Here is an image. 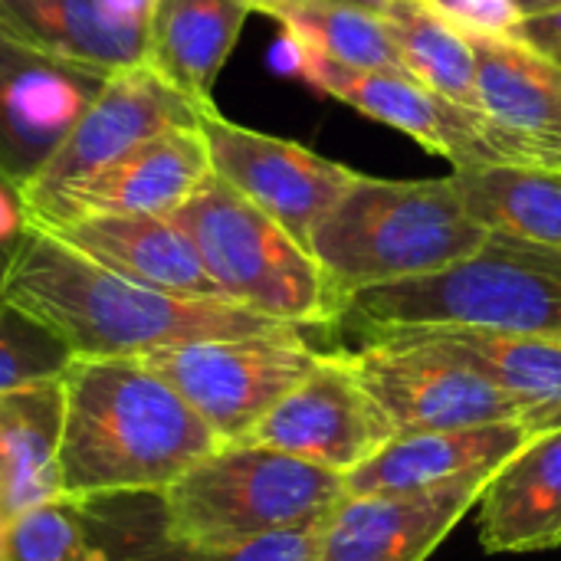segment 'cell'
<instances>
[{
	"label": "cell",
	"instance_id": "obj_1",
	"mask_svg": "<svg viewBox=\"0 0 561 561\" xmlns=\"http://www.w3.org/2000/svg\"><path fill=\"white\" fill-rule=\"evenodd\" d=\"M3 299L59 335L72 358H145L194 342L296 329L227 299L178 296L131 283L39 227L23 233Z\"/></svg>",
	"mask_w": 561,
	"mask_h": 561
},
{
	"label": "cell",
	"instance_id": "obj_2",
	"mask_svg": "<svg viewBox=\"0 0 561 561\" xmlns=\"http://www.w3.org/2000/svg\"><path fill=\"white\" fill-rule=\"evenodd\" d=\"M62 493H164L224 444L141 358H76L62 375Z\"/></svg>",
	"mask_w": 561,
	"mask_h": 561
},
{
	"label": "cell",
	"instance_id": "obj_3",
	"mask_svg": "<svg viewBox=\"0 0 561 561\" xmlns=\"http://www.w3.org/2000/svg\"><path fill=\"white\" fill-rule=\"evenodd\" d=\"M490 240L454 178L388 181L362 174L316 227L309 253L339 306L365 289L440 273Z\"/></svg>",
	"mask_w": 561,
	"mask_h": 561
},
{
	"label": "cell",
	"instance_id": "obj_4",
	"mask_svg": "<svg viewBox=\"0 0 561 561\" xmlns=\"http://www.w3.org/2000/svg\"><path fill=\"white\" fill-rule=\"evenodd\" d=\"M339 325L362 335L470 329L561 339V253L490 233L473 256L440 273L352 296Z\"/></svg>",
	"mask_w": 561,
	"mask_h": 561
},
{
	"label": "cell",
	"instance_id": "obj_5",
	"mask_svg": "<svg viewBox=\"0 0 561 561\" xmlns=\"http://www.w3.org/2000/svg\"><path fill=\"white\" fill-rule=\"evenodd\" d=\"M168 217L233 306L296 329L339 325L342 306L316 256L217 174Z\"/></svg>",
	"mask_w": 561,
	"mask_h": 561
},
{
	"label": "cell",
	"instance_id": "obj_6",
	"mask_svg": "<svg viewBox=\"0 0 561 561\" xmlns=\"http://www.w3.org/2000/svg\"><path fill=\"white\" fill-rule=\"evenodd\" d=\"M342 500L345 477L247 444L220 447L161 493L168 529L214 549L319 526Z\"/></svg>",
	"mask_w": 561,
	"mask_h": 561
},
{
	"label": "cell",
	"instance_id": "obj_7",
	"mask_svg": "<svg viewBox=\"0 0 561 561\" xmlns=\"http://www.w3.org/2000/svg\"><path fill=\"white\" fill-rule=\"evenodd\" d=\"M348 358L391 421L394 437L519 421L516 404L470 358L431 332H375Z\"/></svg>",
	"mask_w": 561,
	"mask_h": 561
},
{
	"label": "cell",
	"instance_id": "obj_8",
	"mask_svg": "<svg viewBox=\"0 0 561 561\" xmlns=\"http://www.w3.org/2000/svg\"><path fill=\"white\" fill-rule=\"evenodd\" d=\"M217 434L240 444L319 362L299 329L253 339H217L164 348L141 358Z\"/></svg>",
	"mask_w": 561,
	"mask_h": 561
},
{
	"label": "cell",
	"instance_id": "obj_9",
	"mask_svg": "<svg viewBox=\"0 0 561 561\" xmlns=\"http://www.w3.org/2000/svg\"><path fill=\"white\" fill-rule=\"evenodd\" d=\"M204 105L168 85L151 66H131L108 76L105 89L43 164V171L20 191L26 217L49 207L66 191L85 184L131 148L158 138L171 128H194L204 118Z\"/></svg>",
	"mask_w": 561,
	"mask_h": 561
},
{
	"label": "cell",
	"instance_id": "obj_10",
	"mask_svg": "<svg viewBox=\"0 0 561 561\" xmlns=\"http://www.w3.org/2000/svg\"><path fill=\"white\" fill-rule=\"evenodd\" d=\"M391 437L394 427L362 385L348 352H319L312 371L240 444L348 477Z\"/></svg>",
	"mask_w": 561,
	"mask_h": 561
},
{
	"label": "cell",
	"instance_id": "obj_11",
	"mask_svg": "<svg viewBox=\"0 0 561 561\" xmlns=\"http://www.w3.org/2000/svg\"><path fill=\"white\" fill-rule=\"evenodd\" d=\"M273 59L283 72L299 76L316 92L332 95L355 112L414 138L431 154L447 158L454 171L500 164L483 135L480 115L447 102L408 72L342 66L286 36L279 39Z\"/></svg>",
	"mask_w": 561,
	"mask_h": 561
},
{
	"label": "cell",
	"instance_id": "obj_12",
	"mask_svg": "<svg viewBox=\"0 0 561 561\" xmlns=\"http://www.w3.org/2000/svg\"><path fill=\"white\" fill-rule=\"evenodd\" d=\"M201 131L210 148L214 174L270 214L306 250L316 227L362 178L342 161L316 154L299 141L237 125L217 108L204 112Z\"/></svg>",
	"mask_w": 561,
	"mask_h": 561
},
{
	"label": "cell",
	"instance_id": "obj_13",
	"mask_svg": "<svg viewBox=\"0 0 561 561\" xmlns=\"http://www.w3.org/2000/svg\"><path fill=\"white\" fill-rule=\"evenodd\" d=\"M112 72L62 59L0 23V178L26 187Z\"/></svg>",
	"mask_w": 561,
	"mask_h": 561
},
{
	"label": "cell",
	"instance_id": "obj_14",
	"mask_svg": "<svg viewBox=\"0 0 561 561\" xmlns=\"http://www.w3.org/2000/svg\"><path fill=\"white\" fill-rule=\"evenodd\" d=\"M477 115L500 164L561 171V62L523 39H470Z\"/></svg>",
	"mask_w": 561,
	"mask_h": 561
},
{
	"label": "cell",
	"instance_id": "obj_15",
	"mask_svg": "<svg viewBox=\"0 0 561 561\" xmlns=\"http://www.w3.org/2000/svg\"><path fill=\"white\" fill-rule=\"evenodd\" d=\"M500 470L483 467L414 493L345 496L325 519L319 561H427Z\"/></svg>",
	"mask_w": 561,
	"mask_h": 561
},
{
	"label": "cell",
	"instance_id": "obj_16",
	"mask_svg": "<svg viewBox=\"0 0 561 561\" xmlns=\"http://www.w3.org/2000/svg\"><path fill=\"white\" fill-rule=\"evenodd\" d=\"M214 174L210 148L194 128H171L158 138L131 148L125 158L89 178L85 184L66 191L49 207L30 217V227L53 230L82 217L105 214H174L207 178Z\"/></svg>",
	"mask_w": 561,
	"mask_h": 561
},
{
	"label": "cell",
	"instance_id": "obj_17",
	"mask_svg": "<svg viewBox=\"0 0 561 561\" xmlns=\"http://www.w3.org/2000/svg\"><path fill=\"white\" fill-rule=\"evenodd\" d=\"M69 503L82 516L105 561H319L325 529V523H319L270 536L263 542L214 549L181 539L168 529L161 493H112Z\"/></svg>",
	"mask_w": 561,
	"mask_h": 561
},
{
	"label": "cell",
	"instance_id": "obj_18",
	"mask_svg": "<svg viewBox=\"0 0 561 561\" xmlns=\"http://www.w3.org/2000/svg\"><path fill=\"white\" fill-rule=\"evenodd\" d=\"M46 233L59 237L76 253L89 256L92 263L131 283L178 293V296L224 299L220 286L204 270L191 237L171 217L105 214V217H82V220L53 227Z\"/></svg>",
	"mask_w": 561,
	"mask_h": 561
},
{
	"label": "cell",
	"instance_id": "obj_19",
	"mask_svg": "<svg viewBox=\"0 0 561 561\" xmlns=\"http://www.w3.org/2000/svg\"><path fill=\"white\" fill-rule=\"evenodd\" d=\"M529 440L533 437L519 421L470 431L401 434L345 477V496L431 490L483 467H506Z\"/></svg>",
	"mask_w": 561,
	"mask_h": 561
},
{
	"label": "cell",
	"instance_id": "obj_20",
	"mask_svg": "<svg viewBox=\"0 0 561 561\" xmlns=\"http://www.w3.org/2000/svg\"><path fill=\"white\" fill-rule=\"evenodd\" d=\"M480 546L490 556L561 546V431L529 440L480 500Z\"/></svg>",
	"mask_w": 561,
	"mask_h": 561
},
{
	"label": "cell",
	"instance_id": "obj_21",
	"mask_svg": "<svg viewBox=\"0 0 561 561\" xmlns=\"http://www.w3.org/2000/svg\"><path fill=\"white\" fill-rule=\"evenodd\" d=\"M62 378L0 394V516L10 523L62 493Z\"/></svg>",
	"mask_w": 561,
	"mask_h": 561
},
{
	"label": "cell",
	"instance_id": "obj_22",
	"mask_svg": "<svg viewBox=\"0 0 561 561\" xmlns=\"http://www.w3.org/2000/svg\"><path fill=\"white\" fill-rule=\"evenodd\" d=\"M250 10V0H158L145 66L191 102L214 108V82Z\"/></svg>",
	"mask_w": 561,
	"mask_h": 561
},
{
	"label": "cell",
	"instance_id": "obj_23",
	"mask_svg": "<svg viewBox=\"0 0 561 561\" xmlns=\"http://www.w3.org/2000/svg\"><path fill=\"white\" fill-rule=\"evenodd\" d=\"M431 332L463 358H470L513 404L523 431L536 440L561 431V339L510 335L470 329H417Z\"/></svg>",
	"mask_w": 561,
	"mask_h": 561
},
{
	"label": "cell",
	"instance_id": "obj_24",
	"mask_svg": "<svg viewBox=\"0 0 561 561\" xmlns=\"http://www.w3.org/2000/svg\"><path fill=\"white\" fill-rule=\"evenodd\" d=\"M0 23L30 43L105 72L145 62L148 30L112 13L108 0H0Z\"/></svg>",
	"mask_w": 561,
	"mask_h": 561
},
{
	"label": "cell",
	"instance_id": "obj_25",
	"mask_svg": "<svg viewBox=\"0 0 561 561\" xmlns=\"http://www.w3.org/2000/svg\"><path fill=\"white\" fill-rule=\"evenodd\" d=\"M450 178L480 227L561 253V171L490 164Z\"/></svg>",
	"mask_w": 561,
	"mask_h": 561
},
{
	"label": "cell",
	"instance_id": "obj_26",
	"mask_svg": "<svg viewBox=\"0 0 561 561\" xmlns=\"http://www.w3.org/2000/svg\"><path fill=\"white\" fill-rule=\"evenodd\" d=\"M385 23L394 36L404 69L421 85L460 108L477 112V56L473 43L460 30L440 20L421 0H391Z\"/></svg>",
	"mask_w": 561,
	"mask_h": 561
},
{
	"label": "cell",
	"instance_id": "obj_27",
	"mask_svg": "<svg viewBox=\"0 0 561 561\" xmlns=\"http://www.w3.org/2000/svg\"><path fill=\"white\" fill-rule=\"evenodd\" d=\"M283 36L355 69H388L408 72L394 46V36L385 23V13L339 3H306L273 13ZM411 76V72H408Z\"/></svg>",
	"mask_w": 561,
	"mask_h": 561
},
{
	"label": "cell",
	"instance_id": "obj_28",
	"mask_svg": "<svg viewBox=\"0 0 561 561\" xmlns=\"http://www.w3.org/2000/svg\"><path fill=\"white\" fill-rule=\"evenodd\" d=\"M3 561H105L69 500L36 506L7 523Z\"/></svg>",
	"mask_w": 561,
	"mask_h": 561
},
{
	"label": "cell",
	"instance_id": "obj_29",
	"mask_svg": "<svg viewBox=\"0 0 561 561\" xmlns=\"http://www.w3.org/2000/svg\"><path fill=\"white\" fill-rule=\"evenodd\" d=\"M72 352L43 322L20 312L16 306H0V394L20 391L39 381H56L69 371Z\"/></svg>",
	"mask_w": 561,
	"mask_h": 561
},
{
	"label": "cell",
	"instance_id": "obj_30",
	"mask_svg": "<svg viewBox=\"0 0 561 561\" xmlns=\"http://www.w3.org/2000/svg\"><path fill=\"white\" fill-rule=\"evenodd\" d=\"M467 39H519L526 13L516 0H421Z\"/></svg>",
	"mask_w": 561,
	"mask_h": 561
},
{
	"label": "cell",
	"instance_id": "obj_31",
	"mask_svg": "<svg viewBox=\"0 0 561 561\" xmlns=\"http://www.w3.org/2000/svg\"><path fill=\"white\" fill-rule=\"evenodd\" d=\"M26 230L30 217L23 207V194L7 178H0V247H16Z\"/></svg>",
	"mask_w": 561,
	"mask_h": 561
},
{
	"label": "cell",
	"instance_id": "obj_32",
	"mask_svg": "<svg viewBox=\"0 0 561 561\" xmlns=\"http://www.w3.org/2000/svg\"><path fill=\"white\" fill-rule=\"evenodd\" d=\"M519 39L529 43L533 49L552 56L561 62V10H549V13H533L523 20Z\"/></svg>",
	"mask_w": 561,
	"mask_h": 561
},
{
	"label": "cell",
	"instance_id": "obj_33",
	"mask_svg": "<svg viewBox=\"0 0 561 561\" xmlns=\"http://www.w3.org/2000/svg\"><path fill=\"white\" fill-rule=\"evenodd\" d=\"M306 3H339V7H362V10H371V13H385L391 7V0H250L253 10H263V13H279V10H289V7H306Z\"/></svg>",
	"mask_w": 561,
	"mask_h": 561
},
{
	"label": "cell",
	"instance_id": "obj_34",
	"mask_svg": "<svg viewBox=\"0 0 561 561\" xmlns=\"http://www.w3.org/2000/svg\"><path fill=\"white\" fill-rule=\"evenodd\" d=\"M108 7H112L115 16H122V20L148 30L151 26V16L158 10V0H108Z\"/></svg>",
	"mask_w": 561,
	"mask_h": 561
},
{
	"label": "cell",
	"instance_id": "obj_35",
	"mask_svg": "<svg viewBox=\"0 0 561 561\" xmlns=\"http://www.w3.org/2000/svg\"><path fill=\"white\" fill-rule=\"evenodd\" d=\"M519 3V10L526 13V16H533V13H549V10H561V0H516Z\"/></svg>",
	"mask_w": 561,
	"mask_h": 561
},
{
	"label": "cell",
	"instance_id": "obj_36",
	"mask_svg": "<svg viewBox=\"0 0 561 561\" xmlns=\"http://www.w3.org/2000/svg\"><path fill=\"white\" fill-rule=\"evenodd\" d=\"M16 247H20V243H16ZM16 247H0V306L7 302V299H3V286H7V273H10V263H13Z\"/></svg>",
	"mask_w": 561,
	"mask_h": 561
},
{
	"label": "cell",
	"instance_id": "obj_37",
	"mask_svg": "<svg viewBox=\"0 0 561 561\" xmlns=\"http://www.w3.org/2000/svg\"><path fill=\"white\" fill-rule=\"evenodd\" d=\"M3 542H7V519L0 516V561H3Z\"/></svg>",
	"mask_w": 561,
	"mask_h": 561
}]
</instances>
